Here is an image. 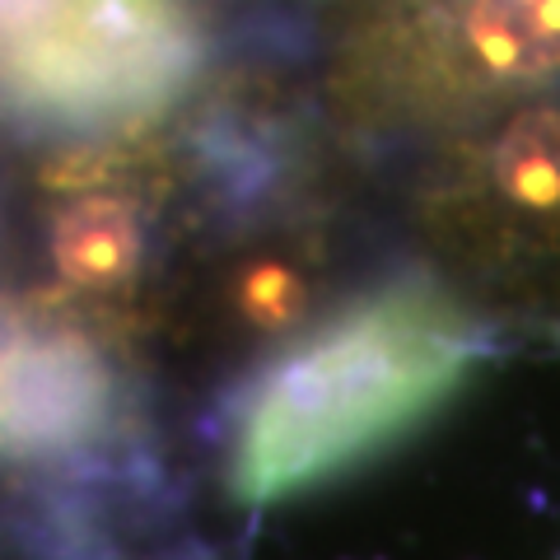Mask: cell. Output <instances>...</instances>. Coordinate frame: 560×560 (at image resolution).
<instances>
[{
  "mask_svg": "<svg viewBox=\"0 0 560 560\" xmlns=\"http://www.w3.org/2000/svg\"><path fill=\"white\" fill-rule=\"evenodd\" d=\"M248 38L290 75L323 145L378 173L560 90V0H248Z\"/></svg>",
  "mask_w": 560,
  "mask_h": 560,
  "instance_id": "cell-2",
  "label": "cell"
},
{
  "mask_svg": "<svg viewBox=\"0 0 560 560\" xmlns=\"http://www.w3.org/2000/svg\"><path fill=\"white\" fill-rule=\"evenodd\" d=\"M495 350L444 285L397 257L220 397L224 500L261 514L370 467L458 401Z\"/></svg>",
  "mask_w": 560,
  "mask_h": 560,
  "instance_id": "cell-1",
  "label": "cell"
},
{
  "mask_svg": "<svg viewBox=\"0 0 560 560\" xmlns=\"http://www.w3.org/2000/svg\"><path fill=\"white\" fill-rule=\"evenodd\" d=\"M0 453H5V430H0Z\"/></svg>",
  "mask_w": 560,
  "mask_h": 560,
  "instance_id": "cell-5",
  "label": "cell"
},
{
  "mask_svg": "<svg viewBox=\"0 0 560 560\" xmlns=\"http://www.w3.org/2000/svg\"><path fill=\"white\" fill-rule=\"evenodd\" d=\"M215 38L201 0H0V90L57 127H150Z\"/></svg>",
  "mask_w": 560,
  "mask_h": 560,
  "instance_id": "cell-4",
  "label": "cell"
},
{
  "mask_svg": "<svg viewBox=\"0 0 560 560\" xmlns=\"http://www.w3.org/2000/svg\"><path fill=\"white\" fill-rule=\"evenodd\" d=\"M383 173L397 257L500 350L560 355V90L453 127Z\"/></svg>",
  "mask_w": 560,
  "mask_h": 560,
  "instance_id": "cell-3",
  "label": "cell"
}]
</instances>
